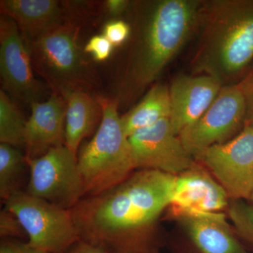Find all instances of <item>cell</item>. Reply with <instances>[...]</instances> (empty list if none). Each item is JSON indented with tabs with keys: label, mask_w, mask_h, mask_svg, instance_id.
I'll use <instances>...</instances> for the list:
<instances>
[{
	"label": "cell",
	"mask_w": 253,
	"mask_h": 253,
	"mask_svg": "<svg viewBox=\"0 0 253 253\" xmlns=\"http://www.w3.org/2000/svg\"><path fill=\"white\" fill-rule=\"evenodd\" d=\"M176 176L139 169L101 194L83 198L70 210L80 241L116 253L150 251L153 229L172 203Z\"/></svg>",
	"instance_id": "1"
},
{
	"label": "cell",
	"mask_w": 253,
	"mask_h": 253,
	"mask_svg": "<svg viewBox=\"0 0 253 253\" xmlns=\"http://www.w3.org/2000/svg\"><path fill=\"white\" fill-rule=\"evenodd\" d=\"M204 1L152 0L134 3L131 43L118 82L120 106L131 104L197 31Z\"/></svg>",
	"instance_id": "2"
},
{
	"label": "cell",
	"mask_w": 253,
	"mask_h": 253,
	"mask_svg": "<svg viewBox=\"0 0 253 253\" xmlns=\"http://www.w3.org/2000/svg\"><path fill=\"white\" fill-rule=\"evenodd\" d=\"M198 30L193 71L212 76L224 85L253 59V0L204 1Z\"/></svg>",
	"instance_id": "3"
},
{
	"label": "cell",
	"mask_w": 253,
	"mask_h": 253,
	"mask_svg": "<svg viewBox=\"0 0 253 253\" xmlns=\"http://www.w3.org/2000/svg\"><path fill=\"white\" fill-rule=\"evenodd\" d=\"M96 99L102 112L99 129L78 156L85 197L112 189L136 169L130 144L118 113V100L99 96Z\"/></svg>",
	"instance_id": "4"
},
{
	"label": "cell",
	"mask_w": 253,
	"mask_h": 253,
	"mask_svg": "<svg viewBox=\"0 0 253 253\" xmlns=\"http://www.w3.org/2000/svg\"><path fill=\"white\" fill-rule=\"evenodd\" d=\"M80 26L74 21L29 42L32 66L53 93L66 96L73 91L88 92L97 84L96 76L78 44Z\"/></svg>",
	"instance_id": "5"
},
{
	"label": "cell",
	"mask_w": 253,
	"mask_h": 253,
	"mask_svg": "<svg viewBox=\"0 0 253 253\" xmlns=\"http://www.w3.org/2000/svg\"><path fill=\"white\" fill-rule=\"evenodd\" d=\"M19 219L33 247L49 253H66L80 241L70 210L20 191L4 201Z\"/></svg>",
	"instance_id": "6"
},
{
	"label": "cell",
	"mask_w": 253,
	"mask_h": 253,
	"mask_svg": "<svg viewBox=\"0 0 253 253\" xmlns=\"http://www.w3.org/2000/svg\"><path fill=\"white\" fill-rule=\"evenodd\" d=\"M26 162L30 169L28 194L66 210L85 197L77 154L66 145Z\"/></svg>",
	"instance_id": "7"
},
{
	"label": "cell",
	"mask_w": 253,
	"mask_h": 253,
	"mask_svg": "<svg viewBox=\"0 0 253 253\" xmlns=\"http://www.w3.org/2000/svg\"><path fill=\"white\" fill-rule=\"evenodd\" d=\"M246 114V101L238 84L224 85L207 111L179 138L186 151L199 160L208 148L232 139L245 125Z\"/></svg>",
	"instance_id": "8"
},
{
	"label": "cell",
	"mask_w": 253,
	"mask_h": 253,
	"mask_svg": "<svg viewBox=\"0 0 253 253\" xmlns=\"http://www.w3.org/2000/svg\"><path fill=\"white\" fill-rule=\"evenodd\" d=\"M199 161L229 199L249 201L253 186V126L245 124L230 140L206 149Z\"/></svg>",
	"instance_id": "9"
},
{
	"label": "cell",
	"mask_w": 253,
	"mask_h": 253,
	"mask_svg": "<svg viewBox=\"0 0 253 253\" xmlns=\"http://www.w3.org/2000/svg\"><path fill=\"white\" fill-rule=\"evenodd\" d=\"M128 139L136 169H154L176 176L196 164L173 131L169 118L135 131Z\"/></svg>",
	"instance_id": "10"
},
{
	"label": "cell",
	"mask_w": 253,
	"mask_h": 253,
	"mask_svg": "<svg viewBox=\"0 0 253 253\" xmlns=\"http://www.w3.org/2000/svg\"><path fill=\"white\" fill-rule=\"evenodd\" d=\"M31 55L17 24L0 18V73L3 86L25 104L39 101L41 87L33 75Z\"/></svg>",
	"instance_id": "11"
},
{
	"label": "cell",
	"mask_w": 253,
	"mask_h": 253,
	"mask_svg": "<svg viewBox=\"0 0 253 253\" xmlns=\"http://www.w3.org/2000/svg\"><path fill=\"white\" fill-rule=\"evenodd\" d=\"M223 86L220 81L207 75H182L173 81L169 87V121L176 135L179 136L204 114Z\"/></svg>",
	"instance_id": "12"
},
{
	"label": "cell",
	"mask_w": 253,
	"mask_h": 253,
	"mask_svg": "<svg viewBox=\"0 0 253 253\" xmlns=\"http://www.w3.org/2000/svg\"><path fill=\"white\" fill-rule=\"evenodd\" d=\"M31 114L25 131V159L41 157L49 150L65 145L66 101L53 93L45 101L31 105Z\"/></svg>",
	"instance_id": "13"
},
{
	"label": "cell",
	"mask_w": 253,
	"mask_h": 253,
	"mask_svg": "<svg viewBox=\"0 0 253 253\" xmlns=\"http://www.w3.org/2000/svg\"><path fill=\"white\" fill-rule=\"evenodd\" d=\"M229 200L211 173L196 163L176 176L170 206L173 211L219 212L227 208Z\"/></svg>",
	"instance_id": "14"
},
{
	"label": "cell",
	"mask_w": 253,
	"mask_h": 253,
	"mask_svg": "<svg viewBox=\"0 0 253 253\" xmlns=\"http://www.w3.org/2000/svg\"><path fill=\"white\" fill-rule=\"evenodd\" d=\"M173 212L200 253H250L234 235L222 212Z\"/></svg>",
	"instance_id": "15"
},
{
	"label": "cell",
	"mask_w": 253,
	"mask_h": 253,
	"mask_svg": "<svg viewBox=\"0 0 253 253\" xmlns=\"http://www.w3.org/2000/svg\"><path fill=\"white\" fill-rule=\"evenodd\" d=\"M63 5L56 0H1L0 9L14 20L27 42L69 21Z\"/></svg>",
	"instance_id": "16"
},
{
	"label": "cell",
	"mask_w": 253,
	"mask_h": 253,
	"mask_svg": "<svg viewBox=\"0 0 253 253\" xmlns=\"http://www.w3.org/2000/svg\"><path fill=\"white\" fill-rule=\"evenodd\" d=\"M66 101L65 145L77 154L82 141L91 134L102 116L96 98L86 91H73L63 96Z\"/></svg>",
	"instance_id": "17"
},
{
	"label": "cell",
	"mask_w": 253,
	"mask_h": 253,
	"mask_svg": "<svg viewBox=\"0 0 253 253\" xmlns=\"http://www.w3.org/2000/svg\"><path fill=\"white\" fill-rule=\"evenodd\" d=\"M169 89L164 84H155L132 109L121 116L123 130L127 136L135 131L154 126L170 118Z\"/></svg>",
	"instance_id": "18"
},
{
	"label": "cell",
	"mask_w": 253,
	"mask_h": 253,
	"mask_svg": "<svg viewBox=\"0 0 253 253\" xmlns=\"http://www.w3.org/2000/svg\"><path fill=\"white\" fill-rule=\"evenodd\" d=\"M26 164L25 155L9 144H0V196L6 201L20 189L23 167Z\"/></svg>",
	"instance_id": "19"
},
{
	"label": "cell",
	"mask_w": 253,
	"mask_h": 253,
	"mask_svg": "<svg viewBox=\"0 0 253 253\" xmlns=\"http://www.w3.org/2000/svg\"><path fill=\"white\" fill-rule=\"evenodd\" d=\"M26 123L12 101L0 90V141L14 147L24 146Z\"/></svg>",
	"instance_id": "20"
},
{
	"label": "cell",
	"mask_w": 253,
	"mask_h": 253,
	"mask_svg": "<svg viewBox=\"0 0 253 253\" xmlns=\"http://www.w3.org/2000/svg\"><path fill=\"white\" fill-rule=\"evenodd\" d=\"M226 210L238 234L253 245V204L245 200H229Z\"/></svg>",
	"instance_id": "21"
},
{
	"label": "cell",
	"mask_w": 253,
	"mask_h": 253,
	"mask_svg": "<svg viewBox=\"0 0 253 253\" xmlns=\"http://www.w3.org/2000/svg\"><path fill=\"white\" fill-rule=\"evenodd\" d=\"M26 234L19 219L9 210L0 212V235L1 237H23Z\"/></svg>",
	"instance_id": "22"
},
{
	"label": "cell",
	"mask_w": 253,
	"mask_h": 253,
	"mask_svg": "<svg viewBox=\"0 0 253 253\" xmlns=\"http://www.w3.org/2000/svg\"><path fill=\"white\" fill-rule=\"evenodd\" d=\"M113 44L104 35L93 36L88 41L84 51L91 54L97 61H104L109 59L113 51Z\"/></svg>",
	"instance_id": "23"
},
{
	"label": "cell",
	"mask_w": 253,
	"mask_h": 253,
	"mask_svg": "<svg viewBox=\"0 0 253 253\" xmlns=\"http://www.w3.org/2000/svg\"><path fill=\"white\" fill-rule=\"evenodd\" d=\"M130 35V26L121 20L111 21L104 28V36L113 46L121 45Z\"/></svg>",
	"instance_id": "24"
},
{
	"label": "cell",
	"mask_w": 253,
	"mask_h": 253,
	"mask_svg": "<svg viewBox=\"0 0 253 253\" xmlns=\"http://www.w3.org/2000/svg\"><path fill=\"white\" fill-rule=\"evenodd\" d=\"M246 101V114L245 124L253 126V73L251 71L238 83Z\"/></svg>",
	"instance_id": "25"
},
{
	"label": "cell",
	"mask_w": 253,
	"mask_h": 253,
	"mask_svg": "<svg viewBox=\"0 0 253 253\" xmlns=\"http://www.w3.org/2000/svg\"><path fill=\"white\" fill-rule=\"evenodd\" d=\"M0 253H49L33 247L28 243L4 239L0 244Z\"/></svg>",
	"instance_id": "26"
},
{
	"label": "cell",
	"mask_w": 253,
	"mask_h": 253,
	"mask_svg": "<svg viewBox=\"0 0 253 253\" xmlns=\"http://www.w3.org/2000/svg\"><path fill=\"white\" fill-rule=\"evenodd\" d=\"M131 3L126 0H107L104 5L108 12L113 16H117L124 13L130 6Z\"/></svg>",
	"instance_id": "27"
},
{
	"label": "cell",
	"mask_w": 253,
	"mask_h": 253,
	"mask_svg": "<svg viewBox=\"0 0 253 253\" xmlns=\"http://www.w3.org/2000/svg\"><path fill=\"white\" fill-rule=\"evenodd\" d=\"M67 253H116L109 252V251H105L100 249V248L96 247L89 244H86L83 241H78L77 244L68 251Z\"/></svg>",
	"instance_id": "28"
},
{
	"label": "cell",
	"mask_w": 253,
	"mask_h": 253,
	"mask_svg": "<svg viewBox=\"0 0 253 253\" xmlns=\"http://www.w3.org/2000/svg\"><path fill=\"white\" fill-rule=\"evenodd\" d=\"M249 201H251V202L252 203V204H253V186L252 191H251V196H250Z\"/></svg>",
	"instance_id": "29"
},
{
	"label": "cell",
	"mask_w": 253,
	"mask_h": 253,
	"mask_svg": "<svg viewBox=\"0 0 253 253\" xmlns=\"http://www.w3.org/2000/svg\"><path fill=\"white\" fill-rule=\"evenodd\" d=\"M252 72L253 73V71H252Z\"/></svg>",
	"instance_id": "30"
},
{
	"label": "cell",
	"mask_w": 253,
	"mask_h": 253,
	"mask_svg": "<svg viewBox=\"0 0 253 253\" xmlns=\"http://www.w3.org/2000/svg\"></svg>",
	"instance_id": "31"
}]
</instances>
